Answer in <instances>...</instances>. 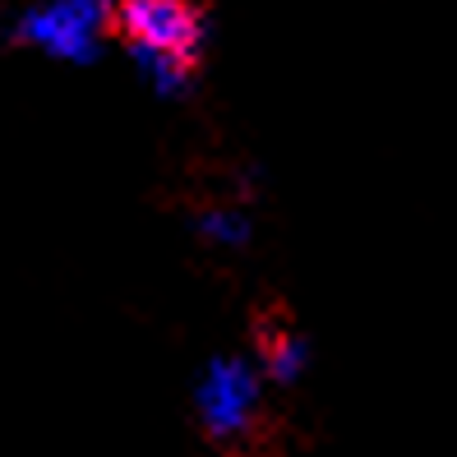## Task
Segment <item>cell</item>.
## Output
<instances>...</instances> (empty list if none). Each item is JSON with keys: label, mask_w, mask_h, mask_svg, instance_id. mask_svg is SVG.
<instances>
[{"label": "cell", "mask_w": 457, "mask_h": 457, "mask_svg": "<svg viewBox=\"0 0 457 457\" xmlns=\"http://www.w3.org/2000/svg\"><path fill=\"white\" fill-rule=\"evenodd\" d=\"M134 61L144 65V74L157 84V93H185V88H190V70H195V65H180V61H167V56H153V51H134Z\"/></svg>", "instance_id": "obj_5"}, {"label": "cell", "mask_w": 457, "mask_h": 457, "mask_svg": "<svg viewBox=\"0 0 457 457\" xmlns=\"http://www.w3.org/2000/svg\"><path fill=\"white\" fill-rule=\"evenodd\" d=\"M259 361L263 374L278 384H295L305 370V342L291 333V324H259Z\"/></svg>", "instance_id": "obj_3"}, {"label": "cell", "mask_w": 457, "mask_h": 457, "mask_svg": "<svg viewBox=\"0 0 457 457\" xmlns=\"http://www.w3.org/2000/svg\"><path fill=\"white\" fill-rule=\"evenodd\" d=\"M112 29L129 51H153L180 65H195L208 42V19L190 0H116Z\"/></svg>", "instance_id": "obj_1"}, {"label": "cell", "mask_w": 457, "mask_h": 457, "mask_svg": "<svg viewBox=\"0 0 457 457\" xmlns=\"http://www.w3.org/2000/svg\"><path fill=\"white\" fill-rule=\"evenodd\" d=\"M195 411L212 444H240L254 429L259 411V374L240 356H218L208 361L199 384H195Z\"/></svg>", "instance_id": "obj_2"}, {"label": "cell", "mask_w": 457, "mask_h": 457, "mask_svg": "<svg viewBox=\"0 0 457 457\" xmlns=\"http://www.w3.org/2000/svg\"><path fill=\"white\" fill-rule=\"evenodd\" d=\"M195 231L208 240V245H245L250 240V218L245 212H236V208H204L199 218H195Z\"/></svg>", "instance_id": "obj_4"}]
</instances>
